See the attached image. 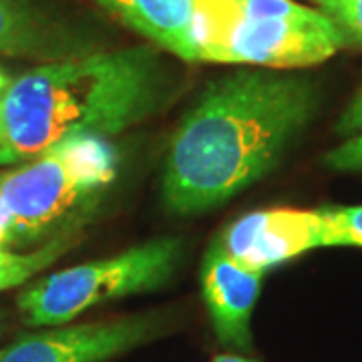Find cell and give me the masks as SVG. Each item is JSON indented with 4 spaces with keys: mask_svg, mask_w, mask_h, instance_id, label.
Here are the masks:
<instances>
[{
    "mask_svg": "<svg viewBox=\"0 0 362 362\" xmlns=\"http://www.w3.org/2000/svg\"><path fill=\"white\" fill-rule=\"evenodd\" d=\"M264 272L242 266L214 242L202 264V296L221 346H252V316L259 296Z\"/></svg>",
    "mask_w": 362,
    "mask_h": 362,
    "instance_id": "obj_9",
    "label": "cell"
},
{
    "mask_svg": "<svg viewBox=\"0 0 362 362\" xmlns=\"http://www.w3.org/2000/svg\"><path fill=\"white\" fill-rule=\"evenodd\" d=\"M119 23L149 42L197 63L194 40V0H93Z\"/></svg>",
    "mask_w": 362,
    "mask_h": 362,
    "instance_id": "obj_10",
    "label": "cell"
},
{
    "mask_svg": "<svg viewBox=\"0 0 362 362\" xmlns=\"http://www.w3.org/2000/svg\"><path fill=\"white\" fill-rule=\"evenodd\" d=\"M197 63L298 71L344 45L334 23L294 0H194Z\"/></svg>",
    "mask_w": 362,
    "mask_h": 362,
    "instance_id": "obj_4",
    "label": "cell"
},
{
    "mask_svg": "<svg viewBox=\"0 0 362 362\" xmlns=\"http://www.w3.org/2000/svg\"><path fill=\"white\" fill-rule=\"evenodd\" d=\"M318 214L322 218V247H362V204L320 207Z\"/></svg>",
    "mask_w": 362,
    "mask_h": 362,
    "instance_id": "obj_12",
    "label": "cell"
},
{
    "mask_svg": "<svg viewBox=\"0 0 362 362\" xmlns=\"http://www.w3.org/2000/svg\"><path fill=\"white\" fill-rule=\"evenodd\" d=\"M115 151L99 137H75L0 173V246L45 244L77 232L115 177Z\"/></svg>",
    "mask_w": 362,
    "mask_h": 362,
    "instance_id": "obj_3",
    "label": "cell"
},
{
    "mask_svg": "<svg viewBox=\"0 0 362 362\" xmlns=\"http://www.w3.org/2000/svg\"><path fill=\"white\" fill-rule=\"evenodd\" d=\"M337 133L342 137H354L362 135V87L354 95V99L350 101L349 107L342 111V115L337 123Z\"/></svg>",
    "mask_w": 362,
    "mask_h": 362,
    "instance_id": "obj_15",
    "label": "cell"
},
{
    "mask_svg": "<svg viewBox=\"0 0 362 362\" xmlns=\"http://www.w3.org/2000/svg\"><path fill=\"white\" fill-rule=\"evenodd\" d=\"M95 52L90 37L45 0H0V54L59 63Z\"/></svg>",
    "mask_w": 362,
    "mask_h": 362,
    "instance_id": "obj_8",
    "label": "cell"
},
{
    "mask_svg": "<svg viewBox=\"0 0 362 362\" xmlns=\"http://www.w3.org/2000/svg\"><path fill=\"white\" fill-rule=\"evenodd\" d=\"M218 242L242 266L268 272L322 247V218L318 209H259L232 221Z\"/></svg>",
    "mask_w": 362,
    "mask_h": 362,
    "instance_id": "obj_7",
    "label": "cell"
},
{
    "mask_svg": "<svg viewBox=\"0 0 362 362\" xmlns=\"http://www.w3.org/2000/svg\"><path fill=\"white\" fill-rule=\"evenodd\" d=\"M153 314L52 326L0 349V362H107L157 337Z\"/></svg>",
    "mask_w": 362,
    "mask_h": 362,
    "instance_id": "obj_6",
    "label": "cell"
},
{
    "mask_svg": "<svg viewBox=\"0 0 362 362\" xmlns=\"http://www.w3.org/2000/svg\"><path fill=\"white\" fill-rule=\"evenodd\" d=\"M180 259V240L159 238L111 258L49 274L25 288L16 304L28 326H63L93 306L161 288Z\"/></svg>",
    "mask_w": 362,
    "mask_h": 362,
    "instance_id": "obj_5",
    "label": "cell"
},
{
    "mask_svg": "<svg viewBox=\"0 0 362 362\" xmlns=\"http://www.w3.org/2000/svg\"><path fill=\"white\" fill-rule=\"evenodd\" d=\"M77 232L57 235L37 246L33 252H16L0 246V292L26 284L30 278L47 270L65 252L75 246Z\"/></svg>",
    "mask_w": 362,
    "mask_h": 362,
    "instance_id": "obj_11",
    "label": "cell"
},
{
    "mask_svg": "<svg viewBox=\"0 0 362 362\" xmlns=\"http://www.w3.org/2000/svg\"><path fill=\"white\" fill-rule=\"evenodd\" d=\"M0 332H2V316H0Z\"/></svg>",
    "mask_w": 362,
    "mask_h": 362,
    "instance_id": "obj_18",
    "label": "cell"
},
{
    "mask_svg": "<svg viewBox=\"0 0 362 362\" xmlns=\"http://www.w3.org/2000/svg\"><path fill=\"white\" fill-rule=\"evenodd\" d=\"M211 362H258V361L247 358V356H240V354H221V356H216Z\"/></svg>",
    "mask_w": 362,
    "mask_h": 362,
    "instance_id": "obj_16",
    "label": "cell"
},
{
    "mask_svg": "<svg viewBox=\"0 0 362 362\" xmlns=\"http://www.w3.org/2000/svg\"><path fill=\"white\" fill-rule=\"evenodd\" d=\"M344 39V45L362 49V0H312Z\"/></svg>",
    "mask_w": 362,
    "mask_h": 362,
    "instance_id": "obj_13",
    "label": "cell"
},
{
    "mask_svg": "<svg viewBox=\"0 0 362 362\" xmlns=\"http://www.w3.org/2000/svg\"><path fill=\"white\" fill-rule=\"evenodd\" d=\"M165 71L151 47L95 51L39 65L0 95V165H18L75 137L107 139L156 111Z\"/></svg>",
    "mask_w": 362,
    "mask_h": 362,
    "instance_id": "obj_2",
    "label": "cell"
},
{
    "mask_svg": "<svg viewBox=\"0 0 362 362\" xmlns=\"http://www.w3.org/2000/svg\"><path fill=\"white\" fill-rule=\"evenodd\" d=\"M316 107L314 81L294 71L247 69L209 83L169 143L161 177L169 211L214 209L268 175Z\"/></svg>",
    "mask_w": 362,
    "mask_h": 362,
    "instance_id": "obj_1",
    "label": "cell"
},
{
    "mask_svg": "<svg viewBox=\"0 0 362 362\" xmlns=\"http://www.w3.org/2000/svg\"><path fill=\"white\" fill-rule=\"evenodd\" d=\"M11 83V78H8V75L0 69V95H2V90L6 89V85Z\"/></svg>",
    "mask_w": 362,
    "mask_h": 362,
    "instance_id": "obj_17",
    "label": "cell"
},
{
    "mask_svg": "<svg viewBox=\"0 0 362 362\" xmlns=\"http://www.w3.org/2000/svg\"><path fill=\"white\" fill-rule=\"evenodd\" d=\"M324 165L344 173H362V135L349 137L324 156Z\"/></svg>",
    "mask_w": 362,
    "mask_h": 362,
    "instance_id": "obj_14",
    "label": "cell"
}]
</instances>
